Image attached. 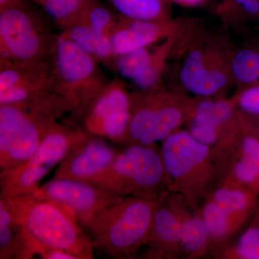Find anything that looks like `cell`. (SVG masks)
Returning <instances> with one entry per match:
<instances>
[{
    "label": "cell",
    "mask_w": 259,
    "mask_h": 259,
    "mask_svg": "<svg viewBox=\"0 0 259 259\" xmlns=\"http://www.w3.org/2000/svg\"><path fill=\"white\" fill-rule=\"evenodd\" d=\"M181 221V247L192 258L202 256L210 244L209 232L201 215L192 214L175 199L169 202Z\"/></svg>",
    "instance_id": "e0dca14e"
},
{
    "label": "cell",
    "mask_w": 259,
    "mask_h": 259,
    "mask_svg": "<svg viewBox=\"0 0 259 259\" xmlns=\"http://www.w3.org/2000/svg\"><path fill=\"white\" fill-rule=\"evenodd\" d=\"M168 1L174 2L182 6L196 7L202 5L205 0H168Z\"/></svg>",
    "instance_id": "836d02e7"
},
{
    "label": "cell",
    "mask_w": 259,
    "mask_h": 259,
    "mask_svg": "<svg viewBox=\"0 0 259 259\" xmlns=\"http://www.w3.org/2000/svg\"><path fill=\"white\" fill-rule=\"evenodd\" d=\"M30 0H0V10Z\"/></svg>",
    "instance_id": "e575fe53"
},
{
    "label": "cell",
    "mask_w": 259,
    "mask_h": 259,
    "mask_svg": "<svg viewBox=\"0 0 259 259\" xmlns=\"http://www.w3.org/2000/svg\"><path fill=\"white\" fill-rule=\"evenodd\" d=\"M211 199L228 214L238 230L253 205L251 193L230 179L212 194Z\"/></svg>",
    "instance_id": "ac0fdd59"
},
{
    "label": "cell",
    "mask_w": 259,
    "mask_h": 259,
    "mask_svg": "<svg viewBox=\"0 0 259 259\" xmlns=\"http://www.w3.org/2000/svg\"><path fill=\"white\" fill-rule=\"evenodd\" d=\"M54 79L52 61L37 64L0 62V92Z\"/></svg>",
    "instance_id": "d6986e66"
},
{
    "label": "cell",
    "mask_w": 259,
    "mask_h": 259,
    "mask_svg": "<svg viewBox=\"0 0 259 259\" xmlns=\"http://www.w3.org/2000/svg\"><path fill=\"white\" fill-rule=\"evenodd\" d=\"M57 121L46 112L0 105V171L26 161Z\"/></svg>",
    "instance_id": "ba28073f"
},
{
    "label": "cell",
    "mask_w": 259,
    "mask_h": 259,
    "mask_svg": "<svg viewBox=\"0 0 259 259\" xmlns=\"http://www.w3.org/2000/svg\"><path fill=\"white\" fill-rule=\"evenodd\" d=\"M90 135L73 120L57 121L26 161L12 169L0 171V196L13 197L35 193L42 179Z\"/></svg>",
    "instance_id": "5b68a950"
},
{
    "label": "cell",
    "mask_w": 259,
    "mask_h": 259,
    "mask_svg": "<svg viewBox=\"0 0 259 259\" xmlns=\"http://www.w3.org/2000/svg\"><path fill=\"white\" fill-rule=\"evenodd\" d=\"M132 106L133 95L122 78L115 77L102 88L89 107L81 120L82 127L93 136L124 144Z\"/></svg>",
    "instance_id": "9c48e42d"
},
{
    "label": "cell",
    "mask_w": 259,
    "mask_h": 259,
    "mask_svg": "<svg viewBox=\"0 0 259 259\" xmlns=\"http://www.w3.org/2000/svg\"><path fill=\"white\" fill-rule=\"evenodd\" d=\"M241 157L246 158L257 167L259 171V139L246 136L241 143Z\"/></svg>",
    "instance_id": "1f68e13d"
},
{
    "label": "cell",
    "mask_w": 259,
    "mask_h": 259,
    "mask_svg": "<svg viewBox=\"0 0 259 259\" xmlns=\"http://www.w3.org/2000/svg\"><path fill=\"white\" fill-rule=\"evenodd\" d=\"M122 18L147 21H166L168 0H105Z\"/></svg>",
    "instance_id": "ffe728a7"
},
{
    "label": "cell",
    "mask_w": 259,
    "mask_h": 259,
    "mask_svg": "<svg viewBox=\"0 0 259 259\" xmlns=\"http://www.w3.org/2000/svg\"><path fill=\"white\" fill-rule=\"evenodd\" d=\"M5 198L15 221L29 238L64 250L76 259L95 258L91 238L67 209L32 194Z\"/></svg>",
    "instance_id": "7a4b0ae2"
},
{
    "label": "cell",
    "mask_w": 259,
    "mask_h": 259,
    "mask_svg": "<svg viewBox=\"0 0 259 259\" xmlns=\"http://www.w3.org/2000/svg\"><path fill=\"white\" fill-rule=\"evenodd\" d=\"M161 155L168 188L196 208L214 173L211 146L201 144L190 132L178 131L162 142Z\"/></svg>",
    "instance_id": "52a82bcc"
},
{
    "label": "cell",
    "mask_w": 259,
    "mask_h": 259,
    "mask_svg": "<svg viewBox=\"0 0 259 259\" xmlns=\"http://www.w3.org/2000/svg\"><path fill=\"white\" fill-rule=\"evenodd\" d=\"M181 82L193 95L209 97L226 86L228 78L221 70L207 67L202 51H191L180 70Z\"/></svg>",
    "instance_id": "9a60e30c"
},
{
    "label": "cell",
    "mask_w": 259,
    "mask_h": 259,
    "mask_svg": "<svg viewBox=\"0 0 259 259\" xmlns=\"http://www.w3.org/2000/svg\"><path fill=\"white\" fill-rule=\"evenodd\" d=\"M153 91L140 95L134 112V121L141 134L139 144L153 146L163 142L176 132L184 120L182 109L168 97Z\"/></svg>",
    "instance_id": "8fae6325"
},
{
    "label": "cell",
    "mask_w": 259,
    "mask_h": 259,
    "mask_svg": "<svg viewBox=\"0 0 259 259\" xmlns=\"http://www.w3.org/2000/svg\"><path fill=\"white\" fill-rule=\"evenodd\" d=\"M56 90L69 107L71 120L81 121L110 80L97 62L74 42L58 33L52 56Z\"/></svg>",
    "instance_id": "8992f818"
},
{
    "label": "cell",
    "mask_w": 259,
    "mask_h": 259,
    "mask_svg": "<svg viewBox=\"0 0 259 259\" xmlns=\"http://www.w3.org/2000/svg\"><path fill=\"white\" fill-rule=\"evenodd\" d=\"M119 20L120 15L112 8L102 4L99 0H92L76 24H83L110 36Z\"/></svg>",
    "instance_id": "d4e9b609"
},
{
    "label": "cell",
    "mask_w": 259,
    "mask_h": 259,
    "mask_svg": "<svg viewBox=\"0 0 259 259\" xmlns=\"http://www.w3.org/2000/svg\"><path fill=\"white\" fill-rule=\"evenodd\" d=\"M90 182L118 197L156 199L168 186L161 153L153 146L136 144L126 145L110 166Z\"/></svg>",
    "instance_id": "277c9868"
},
{
    "label": "cell",
    "mask_w": 259,
    "mask_h": 259,
    "mask_svg": "<svg viewBox=\"0 0 259 259\" xmlns=\"http://www.w3.org/2000/svg\"><path fill=\"white\" fill-rule=\"evenodd\" d=\"M44 13L61 30L78 23L92 0H30Z\"/></svg>",
    "instance_id": "44dd1931"
},
{
    "label": "cell",
    "mask_w": 259,
    "mask_h": 259,
    "mask_svg": "<svg viewBox=\"0 0 259 259\" xmlns=\"http://www.w3.org/2000/svg\"><path fill=\"white\" fill-rule=\"evenodd\" d=\"M237 102L243 111L259 115V83H254L245 90L239 95Z\"/></svg>",
    "instance_id": "f546056e"
},
{
    "label": "cell",
    "mask_w": 259,
    "mask_h": 259,
    "mask_svg": "<svg viewBox=\"0 0 259 259\" xmlns=\"http://www.w3.org/2000/svg\"><path fill=\"white\" fill-rule=\"evenodd\" d=\"M200 215L209 232L210 243H223L237 231L228 214L212 199L202 206Z\"/></svg>",
    "instance_id": "7402d4cb"
},
{
    "label": "cell",
    "mask_w": 259,
    "mask_h": 259,
    "mask_svg": "<svg viewBox=\"0 0 259 259\" xmlns=\"http://www.w3.org/2000/svg\"><path fill=\"white\" fill-rule=\"evenodd\" d=\"M239 9L247 14L259 18V0H233Z\"/></svg>",
    "instance_id": "d6a6232c"
},
{
    "label": "cell",
    "mask_w": 259,
    "mask_h": 259,
    "mask_svg": "<svg viewBox=\"0 0 259 259\" xmlns=\"http://www.w3.org/2000/svg\"><path fill=\"white\" fill-rule=\"evenodd\" d=\"M107 141L90 135L61 162L54 178L91 182L110 166L118 153Z\"/></svg>",
    "instance_id": "7c38bea8"
},
{
    "label": "cell",
    "mask_w": 259,
    "mask_h": 259,
    "mask_svg": "<svg viewBox=\"0 0 259 259\" xmlns=\"http://www.w3.org/2000/svg\"><path fill=\"white\" fill-rule=\"evenodd\" d=\"M235 79L240 83L254 84L259 82V51L242 49L231 62Z\"/></svg>",
    "instance_id": "4316f807"
},
{
    "label": "cell",
    "mask_w": 259,
    "mask_h": 259,
    "mask_svg": "<svg viewBox=\"0 0 259 259\" xmlns=\"http://www.w3.org/2000/svg\"><path fill=\"white\" fill-rule=\"evenodd\" d=\"M227 258L259 259V227L248 228L233 248L227 250Z\"/></svg>",
    "instance_id": "83f0119b"
},
{
    "label": "cell",
    "mask_w": 259,
    "mask_h": 259,
    "mask_svg": "<svg viewBox=\"0 0 259 259\" xmlns=\"http://www.w3.org/2000/svg\"><path fill=\"white\" fill-rule=\"evenodd\" d=\"M147 48L115 56L110 69L117 73L119 77L135 81L146 71L152 60L153 53Z\"/></svg>",
    "instance_id": "cb8c5ba5"
},
{
    "label": "cell",
    "mask_w": 259,
    "mask_h": 259,
    "mask_svg": "<svg viewBox=\"0 0 259 259\" xmlns=\"http://www.w3.org/2000/svg\"><path fill=\"white\" fill-rule=\"evenodd\" d=\"M32 194L64 207L81 227L95 213L120 198L90 182L54 177Z\"/></svg>",
    "instance_id": "30bf717a"
},
{
    "label": "cell",
    "mask_w": 259,
    "mask_h": 259,
    "mask_svg": "<svg viewBox=\"0 0 259 259\" xmlns=\"http://www.w3.org/2000/svg\"><path fill=\"white\" fill-rule=\"evenodd\" d=\"M233 107V102L228 100H204L194 108L192 123L204 124L220 128L231 118Z\"/></svg>",
    "instance_id": "484cf974"
},
{
    "label": "cell",
    "mask_w": 259,
    "mask_h": 259,
    "mask_svg": "<svg viewBox=\"0 0 259 259\" xmlns=\"http://www.w3.org/2000/svg\"><path fill=\"white\" fill-rule=\"evenodd\" d=\"M163 196L156 199L120 197L99 211L81 228L94 247L114 258H131L147 243L153 216Z\"/></svg>",
    "instance_id": "6da1fadb"
},
{
    "label": "cell",
    "mask_w": 259,
    "mask_h": 259,
    "mask_svg": "<svg viewBox=\"0 0 259 259\" xmlns=\"http://www.w3.org/2000/svg\"><path fill=\"white\" fill-rule=\"evenodd\" d=\"M219 130L218 127L204 124L192 123L189 132L201 144L211 146L215 144L219 139Z\"/></svg>",
    "instance_id": "4dcf8cb0"
},
{
    "label": "cell",
    "mask_w": 259,
    "mask_h": 259,
    "mask_svg": "<svg viewBox=\"0 0 259 259\" xmlns=\"http://www.w3.org/2000/svg\"><path fill=\"white\" fill-rule=\"evenodd\" d=\"M20 231L8 201L0 196V258H15Z\"/></svg>",
    "instance_id": "603a6c76"
},
{
    "label": "cell",
    "mask_w": 259,
    "mask_h": 259,
    "mask_svg": "<svg viewBox=\"0 0 259 259\" xmlns=\"http://www.w3.org/2000/svg\"><path fill=\"white\" fill-rule=\"evenodd\" d=\"M164 199L156 209L146 243L151 258L171 256L182 250L180 216L169 202L164 204Z\"/></svg>",
    "instance_id": "5bb4252c"
},
{
    "label": "cell",
    "mask_w": 259,
    "mask_h": 259,
    "mask_svg": "<svg viewBox=\"0 0 259 259\" xmlns=\"http://www.w3.org/2000/svg\"><path fill=\"white\" fill-rule=\"evenodd\" d=\"M60 33L74 42L99 64L110 69L115 56L110 35L100 33L83 24L71 25L61 30Z\"/></svg>",
    "instance_id": "2e32d148"
},
{
    "label": "cell",
    "mask_w": 259,
    "mask_h": 259,
    "mask_svg": "<svg viewBox=\"0 0 259 259\" xmlns=\"http://www.w3.org/2000/svg\"><path fill=\"white\" fill-rule=\"evenodd\" d=\"M231 180L241 185H252L259 181L257 167L246 158L241 157L232 169Z\"/></svg>",
    "instance_id": "f1b7e54d"
},
{
    "label": "cell",
    "mask_w": 259,
    "mask_h": 259,
    "mask_svg": "<svg viewBox=\"0 0 259 259\" xmlns=\"http://www.w3.org/2000/svg\"><path fill=\"white\" fill-rule=\"evenodd\" d=\"M166 21H147L122 18L110 34L115 56L149 47L168 32Z\"/></svg>",
    "instance_id": "4fadbf2b"
},
{
    "label": "cell",
    "mask_w": 259,
    "mask_h": 259,
    "mask_svg": "<svg viewBox=\"0 0 259 259\" xmlns=\"http://www.w3.org/2000/svg\"><path fill=\"white\" fill-rule=\"evenodd\" d=\"M222 1L223 8H227V9L234 6H236V8H238L233 0H222Z\"/></svg>",
    "instance_id": "d590c367"
},
{
    "label": "cell",
    "mask_w": 259,
    "mask_h": 259,
    "mask_svg": "<svg viewBox=\"0 0 259 259\" xmlns=\"http://www.w3.org/2000/svg\"><path fill=\"white\" fill-rule=\"evenodd\" d=\"M41 8L25 1L0 10V62L37 64L52 61L58 33Z\"/></svg>",
    "instance_id": "3957f363"
}]
</instances>
